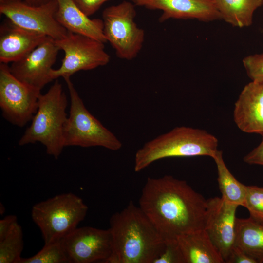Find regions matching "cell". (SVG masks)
I'll list each match as a JSON object with an SVG mask.
<instances>
[{
    "label": "cell",
    "mask_w": 263,
    "mask_h": 263,
    "mask_svg": "<svg viewBox=\"0 0 263 263\" xmlns=\"http://www.w3.org/2000/svg\"><path fill=\"white\" fill-rule=\"evenodd\" d=\"M206 199L186 181L171 175L147 178L139 207L164 241L204 229Z\"/></svg>",
    "instance_id": "obj_1"
},
{
    "label": "cell",
    "mask_w": 263,
    "mask_h": 263,
    "mask_svg": "<svg viewBox=\"0 0 263 263\" xmlns=\"http://www.w3.org/2000/svg\"><path fill=\"white\" fill-rule=\"evenodd\" d=\"M109 229L112 252L106 263H152L164 244L152 223L132 201L112 215Z\"/></svg>",
    "instance_id": "obj_2"
},
{
    "label": "cell",
    "mask_w": 263,
    "mask_h": 263,
    "mask_svg": "<svg viewBox=\"0 0 263 263\" xmlns=\"http://www.w3.org/2000/svg\"><path fill=\"white\" fill-rule=\"evenodd\" d=\"M218 140L205 130L177 127L147 142L137 150L134 169L139 172L154 162L169 157L209 156L218 150Z\"/></svg>",
    "instance_id": "obj_3"
},
{
    "label": "cell",
    "mask_w": 263,
    "mask_h": 263,
    "mask_svg": "<svg viewBox=\"0 0 263 263\" xmlns=\"http://www.w3.org/2000/svg\"><path fill=\"white\" fill-rule=\"evenodd\" d=\"M67 105L62 85L56 80L45 94H40L37 111L19 144L40 142L48 155L57 159L65 147L63 130L67 119Z\"/></svg>",
    "instance_id": "obj_4"
},
{
    "label": "cell",
    "mask_w": 263,
    "mask_h": 263,
    "mask_svg": "<svg viewBox=\"0 0 263 263\" xmlns=\"http://www.w3.org/2000/svg\"><path fill=\"white\" fill-rule=\"evenodd\" d=\"M88 210L80 197L66 193L34 205L31 217L41 232L44 244H48L60 241L76 229Z\"/></svg>",
    "instance_id": "obj_5"
},
{
    "label": "cell",
    "mask_w": 263,
    "mask_h": 263,
    "mask_svg": "<svg viewBox=\"0 0 263 263\" xmlns=\"http://www.w3.org/2000/svg\"><path fill=\"white\" fill-rule=\"evenodd\" d=\"M64 79L71 101L69 116L63 130L64 147L100 146L112 150H119L121 142L86 109L70 77Z\"/></svg>",
    "instance_id": "obj_6"
},
{
    "label": "cell",
    "mask_w": 263,
    "mask_h": 263,
    "mask_svg": "<svg viewBox=\"0 0 263 263\" xmlns=\"http://www.w3.org/2000/svg\"><path fill=\"white\" fill-rule=\"evenodd\" d=\"M136 15L135 5L126 0L102 12L105 37L122 59H133L143 47L145 32L135 22Z\"/></svg>",
    "instance_id": "obj_7"
},
{
    "label": "cell",
    "mask_w": 263,
    "mask_h": 263,
    "mask_svg": "<svg viewBox=\"0 0 263 263\" xmlns=\"http://www.w3.org/2000/svg\"><path fill=\"white\" fill-rule=\"evenodd\" d=\"M55 41L64 56L60 67L51 70L53 80L60 77H70L79 71L93 70L110 61L104 43L87 36L68 31L64 38Z\"/></svg>",
    "instance_id": "obj_8"
},
{
    "label": "cell",
    "mask_w": 263,
    "mask_h": 263,
    "mask_svg": "<svg viewBox=\"0 0 263 263\" xmlns=\"http://www.w3.org/2000/svg\"><path fill=\"white\" fill-rule=\"evenodd\" d=\"M41 90L15 77L7 64H0V107L3 117L22 127L32 120L38 104Z\"/></svg>",
    "instance_id": "obj_9"
},
{
    "label": "cell",
    "mask_w": 263,
    "mask_h": 263,
    "mask_svg": "<svg viewBox=\"0 0 263 263\" xmlns=\"http://www.w3.org/2000/svg\"><path fill=\"white\" fill-rule=\"evenodd\" d=\"M57 8L56 0H50L40 6L17 0L0 4V13L20 27L58 40L64 38L68 31L56 19Z\"/></svg>",
    "instance_id": "obj_10"
},
{
    "label": "cell",
    "mask_w": 263,
    "mask_h": 263,
    "mask_svg": "<svg viewBox=\"0 0 263 263\" xmlns=\"http://www.w3.org/2000/svg\"><path fill=\"white\" fill-rule=\"evenodd\" d=\"M69 263H105L112 252L109 229L77 227L61 240Z\"/></svg>",
    "instance_id": "obj_11"
},
{
    "label": "cell",
    "mask_w": 263,
    "mask_h": 263,
    "mask_svg": "<svg viewBox=\"0 0 263 263\" xmlns=\"http://www.w3.org/2000/svg\"><path fill=\"white\" fill-rule=\"evenodd\" d=\"M60 49L47 37L42 42L9 67L11 74L20 81L40 90L53 80L50 72Z\"/></svg>",
    "instance_id": "obj_12"
},
{
    "label": "cell",
    "mask_w": 263,
    "mask_h": 263,
    "mask_svg": "<svg viewBox=\"0 0 263 263\" xmlns=\"http://www.w3.org/2000/svg\"><path fill=\"white\" fill-rule=\"evenodd\" d=\"M204 229L226 263L234 245L236 212L238 206L229 203L222 197L207 199Z\"/></svg>",
    "instance_id": "obj_13"
},
{
    "label": "cell",
    "mask_w": 263,
    "mask_h": 263,
    "mask_svg": "<svg viewBox=\"0 0 263 263\" xmlns=\"http://www.w3.org/2000/svg\"><path fill=\"white\" fill-rule=\"evenodd\" d=\"M135 6L159 10L160 22L169 19H196L203 22L221 19L214 0H132Z\"/></svg>",
    "instance_id": "obj_14"
},
{
    "label": "cell",
    "mask_w": 263,
    "mask_h": 263,
    "mask_svg": "<svg viewBox=\"0 0 263 263\" xmlns=\"http://www.w3.org/2000/svg\"><path fill=\"white\" fill-rule=\"evenodd\" d=\"M233 119L242 132L263 136V81L245 85L235 103Z\"/></svg>",
    "instance_id": "obj_15"
},
{
    "label": "cell",
    "mask_w": 263,
    "mask_h": 263,
    "mask_svg": "<svg viewBox=\"0 0 263 263\" xmlns=\"http://www.w3.org/2000/svg\"><path fill=\"white\" fill-rule=\"evenodd\" d=\"M47 37L20 27L7 19L0 28V62L8 64L19 60Z\"/></svg>",
    "instance_id": "obj_16"
},
{
    "label": "cell",
    "mask_w": 263,
    "mask_h": 263,
    "mask_svg": "<svg viewBox=\"0 0 263 263\" xmlns=\"http://www.w3.org/2000/svg\"><path fill=\"white\" fill-rule=\"evenodd\" d=\"M58 8L56 19L67 31L107 42L103 33L102 19H91L75 4L73 0H56Z\"/></svg>",
    "instance_id": "obj_17"
},
{
    "label": "cell",
    "mask_w": 263,
    "mask_h": 263,
    "mask_svg": "<svg viewBox=\"0 0 263 263\" xmlns=\"http://www.w3.org/2000/svg\"><path fill=\"white\" fill-rule=\"evenodd\" d=\"M178 244L185 263H224L204 229L179 236Z\"/></svg>",
    "instance_id": "obj_18"
},
{
    "label": "cell",
    "mask_w": 263,
    "mask_h": 263,
    "mask_svg": "<svg viewBox=\"0 0 263 263\" xmlns=\"http://www.w3.org/2000/svg\"><path fill=\"white\" fill-rule=\"evenodd\" d=\"M234 246L253 259L263 263V225L250 217L236 219Z\"/></svg>",
    "instance_id": "obj_19"
},
{
    "label": "cell",
    "mask_w": 263,
    "mask_h": 263,
    "mask_svg": "<svg viewBox=\"0 0 263 263\" xmlns=\"http://www.w3.org/2000/svg\"><path fill=\"white\" fill-rule=\"evenodd\" d=\"M221 19L238 28L250 26L255 11L263 5V0H214Z\"/></svg>",
    "instance_id": "obj_20"
},
{
    "label": "cell",
    "mask_w": 263,
    "mask_h": 263,
    "mask_svg": "<svg viewBox=\"0 0 263 263\" xmlns=\"http://www.w3.org/2000/svg\"><path fill=\"white\" fill-rule=\"evenodd\" d=\"M212 159L217 167V181L221 197L229 203L243 207L247 186L239 182L229 170L221 150H218Z\"/></svg>",
    "instance_id": "obj_21"
},
{
    "label": "cell",
    "mask_w": 263,
    "mask_h": 263,
    "mask_svg": "<svg viewBox=\"0 0 263 263\" xmlns=\"http://www.w3.org/2000/svg\"><path fill=\"white\" fill-rule=\"evenodd\" d=\"M23 231L18 223L0 241V263H19L23 249Z\"/></svg>",
    "instance_id": "obj_22"
},
{
    "label": "cell",
    "mask_w": 263,
    "mask_h": 263,
    "mask_svg": "<svg viewBox=\"0 0 263 263\" xmlns=\"http://www.w3.org/2000/svg\"><path fill=\"white\" fill-rule=\"evenodd\" d=\"M69 263L61 240L48 244L35 255L20 259L19 263Z\"/></svg>",
    "instance_id": "obj_23"
},
{
    "label": "cell",
    "mask_w": 263,
    "mask_h": 263,
    "mask_svg": "<svg viewBox=\"0 0 263 263\" xmlns=\"http://www.w3.org/2000/svg\"><path fill=\"white\" fill-rule=\"evenodd\" d=\"M243 207L247 208L251 218L263 224V187L247 186Z\"/></svg>",
    "instance_id": "obj_24"
},
{
    "label": "cell",
    "mask_w": 263,
    "mask_h": 263,
    "mask_svg": "<svg viewBox=\"0 0 263 263\" xmlns=\"http://www.w3.org/2000/svg\"><path fill=\"white\" fill-rule=\"evenodd\" d=\"M152 263H185L177 240L164 241L161 251Z\"/></svg>",
    "instance_id": "obj_25"
},
{
    "label": "cell",
    "mask_w": 263,
    "mask_h": 263,
    "mask_svg": "<svg viewBox=\"0 0 263 263\" xmlns=\"http://www.w3.org/2000/svg\"><path fill=\"white\" fill-rule=\"evenodd\" d=\"M243 64L251 81H263V52L245 56Z\"/></svg>",
    "instance_id": "obj_26"
},
{
    "label": "cell",
    "mask_w": 263,
    "mask_h": 263,
    "mask_svg": "<svg viewBox=\"0 0 263 263\" xmlns=\"http://www.w3.org/2000/svg\"><path fill=\"white\" fill-rule=\"evenodd\" d=\"M108 0H73L77 6L88 17L95 13Z\"/></svg>",
    "instance_id": "obj_27"
},
{
    "label": "cell",
    "mask_w": 263,
    "mask_h": 263,
    "mask_svg": "<svg viewBox=\"0 0 263 263\" xmlns=\"http://www.w3.org/2000/svg\"><path fill=\"white\" fill-rule=\"evenodd\" d=\"M226 263H257L251 257L234 245Z\"/></svg>",
    "instance_id": "obj_28"
},
{
    "label": "cell",
    "mask_w": 263,
    "mask_h": 263,
    "mask_svg": "<svg viewBox=\"0 0 263 263\" xmlns=\"http://www.w3.org/2000/svg\"><path fill=\"white\" fill-rule=\"evenodd\" d=\"M258 146L244 157V162L251 165L263 166V136Z\"/></svg>",
    "instance_id": "obj_29"
},
{
    "label": "cell",
    "mask_w": 263,
    "mask_h": 263,
    "mask_svg": "<svg viewBox=\"0 0 263 263\" xmlns=\"http://www.w3.org/2000/svg\"><path fill=\"white\" fill-rule=\"evenodd\" d=\"M18 218L15 215H9L0 220V241L4 239L18 224Z\"/></svg>",
    "instance_id": "obj_30"
},
{
    "label": "cell",
    "mask_w": 263,
    "mask_h": 263,
    "mask_svg": "<svg viewBox=\"0 0 263 263\" xmlns=\"http://www.w3.org/2000/svg\"><path fill=\"white\" fill-rule=\"evenodd\" d=\"M50 0H23L27 4L32 6H40L49 2Z\"/></svg>",
    "instance_id": "obj_31"
},
{
    "label": "cell",
    "mask_w": 263,
    "mask_h": 263,
    "mask_svg": "<svg viewBox=\"0 0 263 263\" xmlns=\"http://www.w3.org/2000/svg\"><path fill=\"white\" fill-rule=\"evenodd\" d=\"M5 209L4 207L3 206L2 204L1 206V203H0V211L1 215H2L1 214H3L5 212Z\"/></svg>",
    "instance_id": "obj_32"
},
{
    "label": "cell",
    "mask_w": 263,
    "mask_h": 263,
    "mask_svg": "<svg viewBox=\"0 0 263 263\" xmlns=\"http://www.w3.org/2000/svg\"><path fill=\"white\" fill-rule=\"evenodd\" d=\"M17 0H0V4L15 1Z\"/></svg>",
    "instance_id": "obj_33"
},
{
    "label": "cell",
    "mask_w": 263,
    "mask_h": 263,
    "mask_svg": "<svg viewBox=\"0 0 263 263\" xmlns=\"http://www.w3.org/2000/svg\"><path fill=\"white\" fill-rule=\"evenodd\" d=\"M263 225V224H262Z\"/></svg>",
    "instance_id": "obj_34"
}]
</instances>
